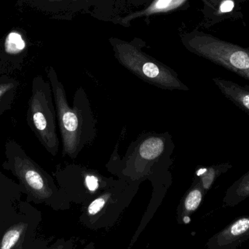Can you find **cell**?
I'll return each mask as SVG.
<instances>
[{
    "instance_id": "ac0fdd59",
    "label": "cell",
    "mask_w": 249,
    "mask_h": 249,
    "mask_svg": "<svg viewBox=\"0 0 249 249\" xmlns=\"http://www.w3.org/2000/svg\"><path fill=\"white\" fill-rule=\"evenodd\" d=\"M25 42L19 34L12 32L9 34L5 40V49L10 53H16L23 51Z\"/></svg>"
},
{
    "instance_id": "44dd1931",
    "label": "cell",
    "mask_w": 249,
    "mask_h": 249,
    "mask_svg": "<svg viewBox=\"0 0 249 249\" xmlns=\"http://www.w3.org/2000/svg\"><path fill=\"white\" fill-rule=\"evenodd\" d=\"M86 184L90 190H95L98 187V180L94 177H88L86 178Z\"/></svg>"
},
{
    "instance_id": "9a60e30c",
    "label": "cell",
    "mask_w": 249,
    "mask_h": 249,
    "mask_svg": "<svg viewBox=\"0 0 249 249\" xmlns=\"http://www.w3.org/2000/svg\"><path fill=\"white\" fill-rule=\"evenodd\" d=\"M165 149L162 139L152 137L145 140L139 148V154L143 159L154 160L159 157Z\"/></svg>"
},
{
    "instance_id": "5bb4252c",
    "label": "cell",
    "mask_w": 249,
    "mask_h": 249,
    "mask_svg": "<svg viewBox=\"0 0 249 249\" xmlns=\"http://www.w3.org/2000/svg\"><path fill=\"white\" fill-rule=\"evenodd\" d=\"M232 168V164L230 162H223L217 165L198 168L196 171V174L206 193L210 190L218 177L228 172Z\"/></svg>"
},
{
    "instance_id": "5b68a950",
    "label": "cell",
    "mask_w": 249,
    "mask_h": 249,
    "mask_svg": "<svg viewBox=\"0 0 249 249\" xmlns=\"http://www.w3.org/2000/svg\"><path fill=\"white\" fill-rule=\"evenodd\" d=\"M13 171L25 188L36 199L45 200L52 196V189L43 172L29 158L16 157Z\"/></svg>"
},
{
    "instance_id": "6da1fadb",
    "label": "cell",
    "mask_w": 249,
    "mask_h": 249,
    "mask_svg": "<svg viewBox=\"0 0 249 249\" xmlns=\"http://www.w3.org/2000/svg\"><path fill=\"white\" fill-rule=\"evenodd\" d=\"M48 76L62 138L63 155L74 159L96 137V119L83 89H80L76 92L73 107H71L64 86L58 80L55 70L50 69Z\"/></svg>"
},
{
    "instance_id": "603a6c76",
    "label": "cell",
    "mask_w": 249,
    "mask_h": 249,
    "mask_svg": "<svg viewBox=\"0 0 249 249\" xmlns=\"http://www.w3.org/2000/svg\"><path fill=\"white\" fill-rule=\"evenodd\" d=\"M242 77V78L246 79V80H249V69L245 73H244V74H243L242 77Z\"/></svg>"
},
{
    "instance_id": "4fadbf2b",
    "label": "cell",
    "mask_w": 249,
    "mask_h": 249,
    "mask_svg": "<svg viewBox=\"0 0 249 249\" xmlns=\"http://www.w3.org/2000/svg\"><path fill=\"white\" fill-rule=\"evenodd\" d=\"M249 197V171L227 190L224 205L233 207Z\"/></svg>"
},
{
    "instance_id": "277c9868",
    "label": "cell",
    "mask_w": 249,
    "mask_h": 249,
    "mask_svg": "<svg viewBox=\"0 0 249 249\" xmlns=\"http://www.w3.org/2000/svg\"><path fill=\"white\" fill-rule=\"evenodd\" d=\"M51 92L49 83H45L42 77L34 80L28 119L33 124L44 146L48 152L55 155L58 151L59 141L56 133L55 107L53 105Z\"/></svg>"
},
{
    "instance_id": "cb8c5ba5",
    "label": "cell",
    "mask_w": 249,
    "mask_h": 249,
    "mask_svg": "<svg viewBox=\"0 0 249 249\" xmlns=\"http://www.w3.org/2000/svg\"><path fill=\"white\" fill-rule=\"evenodd\" d=\"M83 249H95V245L93 243H90V244H89V245L86 246V247H85Z\"/></svg>"
},
{
    "instance_id": "d6986e66",
    "label": "cell",
    "mask_w": 249,
    "mask_h": 249,
    "mask_svg": "<svg viewBox=\"0 0 249 249\" xmlns=\"http://www.w3.org/2000/svg\"><path fill=\"white\" fill-rule=\"evenodd\" d=\"M74 245V242L71 240L65 241L61 239L48 249H73Z\"/></svg>"
},
{
    "instance_id": "52a82bcc",
    "label": "cell",
    "mask_w": 249,
    "mask_h": 249,
    "mask_svg": "<svg viewBox=\"0 0 249 249\" xmlns=\"http://www.w3.org/2000/svg\"><path fill=\"white\" fill-rule=\"evenodd\" d=\"M203 20L200 26L207 29L228 19L242 17L241 3L238 0H201Z\"/></svg>"
},
{
    "instance_id": "7c38bea8",
    "label": "cell",
    "mask_w": 249,
    "mask_h": 249,
    "mask_svg": "<svg viewBox=\"0 0 249 249\" xmlns=\"http://www.w3.org/2000/svg\"><path fill=\"white\" fill-rule=\"evenodd\" d=\"M205 192L203 185L199 178L195 180L193 187L190 189L181 204V209L178 212V219L184 224L190 222V216L198 209L203 201Z\"/></svg>"
},
{
    "instance_id": "2e32d148",
    "label": "cell",
    "mask_w": 249,
    "mask_h": 249,
    "mask_svg": "<svg viewBox=\"0 0 249 249\" xmlns=\"http://www.w3.org/2000/svg\"><path fill=\"white\" fill-rule=\"evenodd\" d=\"M26 225L23 222L16 224L4 233L1 242L0 249H13L21 240L26 231Z\"/></svg>"
},
{
    "instance_id": "30bf717a",
    "label": "cell",
    "mask_w": 249,
    "mask_h": 249,
    "mask_svg": "<svg viewBox=\"0 0 249 249\" xmlns=\"http://www.w3.org/2000/svg\"><path fill=\"white\" fill-rule=\"evenodd\" d=\"M221 93L235 106L249 115V86H241L238 83L224 79H212Z\"/></svg>"
},
{
    "instance_id": "7402d4cb",
    "label": "cell",
    "mask_w": 249,
    "mask_h": 249,
    "mask_svg": "<svg viewBox=\"0 0 249 249\" xmlns=\"http://www.w3.org/2000/svg\"><path fill=\"white\" fill-rule=\"evenodd\" d=\"M13 87V85L8 83V84L0 85V98L7 93L11 88Z\"/></svg>"
},
{
    "instance_id": "7a4b0ae2",
    "label": "cell",
    "mask_w": 249,
    "mask_h": 249,
    "mask_svg": "<svg viewBox=\"0 0 249 249\" xmlns=\"http://www.w3.org/2000/svg\"><path fill=\"white\" fill-rule=\"evenodd\" d=\"M109 42L118 62L139 78L165 90H189L172 69L143 52L144 41L110 37Z\"/></svg>"
},
{
    "instance_id": "e0dca14e",
    "label": "cell",
    "mask_w": 249,
    "mask_h": 249,
    "mask_svg": "<svg viewBox=\"0 0 249 249\" xmlns=\"http://www.w3.org/2000/svg\"><path fill=\"white\" fill-rule=\"evenodd\" d=\"M111 196L112 194L110 193H106L93 200L88 206L85 213L88 219H96L98 216L102 214L104 209L107 206Z\"/></svg>"
},
{
    "instance_id": "3957f363",
    "label": "cell",
    "mask_w": 249,
    "mask_h": 249,
    "mask_svg": "<svg viewBox=\"0 0 249 249\" xmlns=\"http://www.w3.org/2000/svg\"><path fill=\"white\" fill-rule=\"evenodd\" d=\"M184 48L242 77L249 69V48L219 39L199 29L180 35Z\"/></svg>"
},
{
    "instance_id": "d4e9b609",
    "label": "cell",
    "mask_w": 249,
    "mask_h": 249,
    "mask_svg": "<svg viewBox=\"0 0 249 249\" xmlns=\"http://www.w3.org/2000/svg\"><path fill=\"white\" fill-rule=\"evenodd\" d=\"M238 2L241 3V4H242V3L245 2L246 1H247V0H238Z\"/></svg>"
},
{
    "instance_id": "8fae6325",
    "label": "cell",
    "mask_w": 249,
    "mask_h": 249,
    "mask_svg": "<svg viewBox=\"0 0 249 249\" xmlns=\"http://www.w3.org/2000/svg\"><path fill=\"white\" fill-rule=\"evenodd\" d=\"M49 8L60 19L71 20L81 14H90V9L86 0H45Z\"/></svg>"
},
{
    "instance_id": "ba28073f",
    "label": "cell",
    "mask_w": 249,
    "mask_h": 249,
    "mask_svg": "<svg viewBox=\"0 0 249 249\" xmlns=\"http://www.w3.org/2000/svg\"><path fill=\"white\" fill-rule=\"evenodd\" d=\"M190 0H154L147 7L140 10L130 12L117 20L115 24L129 27L130 23L136 19L143 18L146 22L156 15L165 14L176 11L186 10L190 7Z\"/></svg>"
},
{
    "instance_id": "ffe728a7",
    "label": "cell",
    "mask_w": 249,
    "mask_h": 249,
    "mask_svg": "<svg viewBox=\"0 0 249 249\" xmlns=\"http://www.w3.org/2000/svg\"><path fill=\"white\" fill-rule=\"evenodd\" d=\"M154 0H125V2L129 10V7H143V8H144V7H147Z\"/></svg>"
},
{
    "instance_id": "8992f818",
    "label": "cell",
    "mask_w": 249,
    "mask_h": 249,
    "mask_svg": "<svg viewBox=\"0 0 249 249\" xmlns=\"http://www.w3.org/2000/svg\"><path fill=\"white\" fill-rule=\"evenodd\" d=\"M249 239V216L235 219L215 234L207 243L209 249H237Z\"/></svg>"
},
{
    "instance_id": "9c48e42d",
    "label": "cell",
    "mask_w": 249,
    "mask_h": 249,
    "mask_svg": "<svg viewBox=\"0 0 249 249\" xmlns=\"http://www.w3.org/2000/svg\"><path fill=\"white\" fill-rule=\"evenodd\" d=\"M90 7V15L97 20L116 23L117 20L128 13L124 0H86Z\"/></svg>"
}]
</instances>
